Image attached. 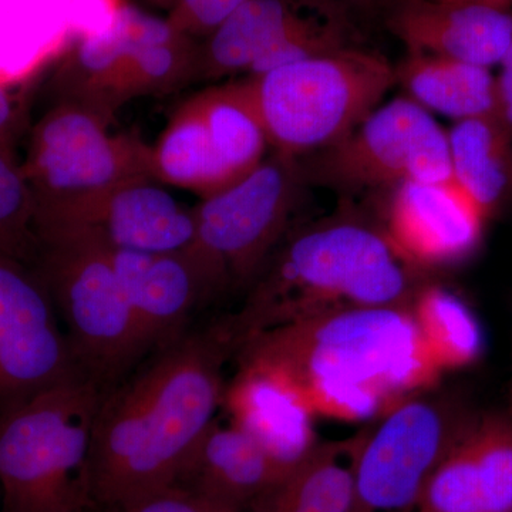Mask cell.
<instances>
[{
	"instance_id": "2e32d148",
	"label": "cell",
	"mask_w": 512,
	"mask_h": 512,
	"mask_svg": "<svg viewBox=\"0 0 512 512\" xmlns=\"http://www.w3.org/2000/svg\"><path fill=\"white\" fill-rule=\"evenodd\" d=\"M239 373L224 392L231 423L244 430L279 466L292 471L320 443L315 410L281 370L239 360Z\"/></svg>"
},
{
	"instance_id": "7c38bea8",
	"label": "cell",
	"mask_w": 512,
	"mask_h": 512,
	"mask_svg": "<svg viewBox=\"0 0 512 512\" xmlns=\"http://www.w3.org/2000/svg\"><path fill=\"white\" fill-rule=\"evenodd\" d=\"M36 235L79 232L127 251L187 252L194 248V208L184 207L153 178H137L99 194L35 210Z\"/></svg>"
},
{
	"instance_id": "5b68a950",
	"label": "cell",
	"mask_w": 512,
	"mask_h": 512,
	"mask_svg": "<svg viewBox=\"0 0 512 512\" xmlns=\"http://www.w3.org/2000/svg\"><path fill=\"white\" fill-rule=\"evenodd\" d=\"M248 80L274 153L296 160L348 136L397 83L383 57L350 47Z\"/></svg>"
},
{
	"instance_id": "484cf974",
	"label": "cell",
	"mask_w": 512,
	"mask_h": 512,
	"mask_svg": "<svg viewBox=\"0 0 512 512\" xmlns=\"http://www.w3.org/2000/svg\"><path fill=\"white\" fill-rule=\"evenodd\" d=\"M412 312L421 339L441 372L476 363L484 350V333L467 303L436 285L420 286Z\"/></svg>"
},
{
	"instance_id": "5bb4252c",
	"label": "cell",
	"mask_w": 512,
	"mask_h": 512,
	"mask_svg": "<svg viewBox=\"0 0 512 512\" xmlns=\"http://www.w3.org/2000/svg\"><path fill=\"white\" fill-rule=\"evenodd\" d=\"M414 512H512V412L478 416L434 471Z\"/></svg>"
},
{
	"instance_id": "ab89813d",
	"label": "cell",
	"mask_w": 512,
	"mask_h": 512,
	"mask_svg": "<svg viewBox=\"0 0 512 512\" xmlns=\"http://www.w3.org/2000/svg\"><path fill=\"white\" fill-rule=\"evenodd\" d=\"M86 512H89V511H86Z\"/></svg>"
},
{
	"instance_id": "9c48e42d",
	"label": "cell",
	"mask_w": 512,
	"mask_h": 512,
	"mask_svg": "<svg viewBox=\"0 0 512 512\" xmlns=\"http://www.w3.org/2000/svg\"><path fill=\"white\" fill-rule=\"evenodd\" d=\"M109 121L69 101H57L37 121L20 164L35 210L99 194L137 178H153L150 147L134 136H113Z\"/></svg>"
},
{
	"instance_id": "e575fe53",
	"label": "cell",
	"mask_w": 512,
	"mask_h": 512,
	"mask_svg": "<svg viewBox=\"0 0 512 512\" xmlns=\"http://www.w3.org/2000/svg\"><path fill=\"white\" fill-rule=\"evenodd\" d=\"M212 512H241L238 510H234V508L224 507V505L217 504V507L214 508Z\"/></svg>"
},
{
	"instance_id": "4fadbf2b",
	"label": "cell",
	"mask_w": 512,
	"mask_h": 512,
	"mask_svg": "<svg viewBox=\"0 0 512 512\" xmlns=\"http://www.w3.org/2000/svg\"><path fill=\"white\" fill-rule=\"evenodd\" d=\"M488 215L456 180L397 187L386 237L410 266L450 264L477 248Z\"/></svg>"
},
{
	"instance_id": "30bf717a",
	"label": "cell",
	"mask_w": 512,
	"mask_h": 512,
	"mask_svg": "<svg viewBox=\"0 0 512 512\" xmlns=\"http://www.w3.org/2000/svg\"><path fill=\"white\" fill-rule=\"evenodd\" d=\"M313 154L312 180L336 190L453 180L446 131L409 97L376 107L348 136Z\"/></svg>"
},
{
	"instance_id": "ba28073f",
	"label": "cell",
	"mask_w": 512,
	"mask_h": 512,
	"mask_svg": "<svg viewBox=\"0 0 512 512\" xmlns=\"http://www.w3.org/2000/svg\"><path fill=\"white\" fill-rule=\"evenodd\" d=\"M303 181L296 158L274 156L194 207V255L217 292L251 286L284 238Z\"/></svg>"
},
{
	"instance_id": "d6a6232c",
	"label": "cell",
	"mask_w": 512,
	"mask_h": 512,
	"mask_svg": "<svg viewBox=\"0 0 512 512\" xmlns=\"http://www.w3.org/2000/svg\"><path fill=\"white\" fill-rule=\"evenodd\" d=\"M150 2L154 3V5L160 6V8L168 9L170 12H173L175 6L178 5L180 0H150Z\"/></svg>"
},
{
	"instance_id": "8d00e7d4",
	"label": "cell",
	"mask_w": 512,
	"mask_h": 512,
	"mask_svg": "<svg viewBox=\"0 0 512 512\" xmlns=\"http://www.w3.org/2000/svg\"><path fill=\"white\" fill-rule=\"evenodd\" d=\"M57 3H60V5L66 6V8H69L70 5H72L73 0H56Z\"/></svg>"
},
{
	"instance_id": "9a60e30c",
	"label": "cell",
	"mask_w": 512,
	"mask_h": 512,
	"mask_svg": "<svg viewBox=\"0 0 512 512\" xmlns=\"http://www.w3.org/2000/svg\"><path fill=\"white\" fill-rule=\"evenodd\" d=\"M109 249L148 352L181 338L192 312L218 293L194 248L167 254Z\"/></svg>"
},
{
	"instance_id": "52a82bcc",
	"label": "cell",
	"mask_w": 512,
	"mask_h": 512,
	"mask_svg": "<svg viewBox=\"0 0 512 512\" xmlns=\"http://www.w3.org/2000/svg\"><path fill=\"white\" fill-rule=\"evenodd\" d=\"M478 414L437 386L407 397L349 439V460L365 512H414L444 457Z\"/></svg>"
},
{
	"instance_id": "7402d4cb",
	"label": "cell",
	"mask_w": 512,
	"mask_h": 512,
	"mask_svg": "<svg viewBox=\"0 0 512 512\" xmlns=\"http://www.w3.org/2000/svg\"><path fill=\"white\" fill-rule=\"evenodd\" d=\"M150 171L157 183L184 188L201 198L237 184L218 156L195 96L178 107L150 147Z\"/></svg>"
},
{
	"instance_id": "6da1fadb",
	"label": "cell",
	"mask_w": 512,
	"mask_h": 512,
	"mask_svg": "<svg viewBox=\"0 0 512 512\" xmlns=\"http://www.w3.org/2000/svg\"><path fill=\"white\" fill-rule=\"evenodd\" d=\"M224 326L184 333L104 394L94 421L90 507H119L180 480L224 399Z\"/></svg>"
},
{
	"instance_id": "ac0fdd59",
	"label": "cell",
	"mask_w": 512,
	"mask_h": 512,
	"mask_svg": "<svg viewBox=\"0 0 512 512\" xmlns=\"http://www.w3.org/2000/svg\"><path fill=\"white\" fill-rule=\"evenodd\" d=\"M168 20L121 3L109 25L86 33L53 80L57 101L80 104L110 120L124 66L141 46L168 35Z\"/></svg>"
},
{
	"instance_id": "4dcf8cb0",
	"label": "cell",
	"mask_w": 512,
	"mask_h": 512,
	"mask_svg": "<svg viewBox=\"0 0 512 512\" xmlns=\"http://www.w3.org/2000/svg\"><path fill=\"white\" fill-rule=\"evenodd\" d=\"M500 66L501 73L497 77L498 117L512 133V42Z\"/></svg>"
},
{
	"instance_id": "8fae6325",
	"label": "cell",
	"mask_w": 512,
	"mask_h": 512,
	"mask_svg": "<svg viewBox=\"0 0 512 512\" xmlns=\"http://www.w3.org/2000/svg\"><path fill=\"white\" fill-rule=\"evenodd\" d=\"M84 373L35 266L0 251V419Z\"/></svg>"
},
{
	"instance_id": "d6986e66",
	"label": "cell",
	"mask_w": 512,
	"mask_h": 512,
	"mask_svg": "<svg viewBox=\"0 0 512 512\" xmlns=\"http://www.w3.org/2000/svg\"><path fill=\"white\" fill-rule=\"evenodd\" d=\"M289 473L244 430L214 420L198 440L175 485L211 503L247 512Z\"/></svg>"
},
{
	"instance_id": "7a4b0ae2",
	"label": "cell",
	"mask_w": 512,
	"mask_h": 512,
	"mask_svg": "<svg viewBox=\"0 0 512 512\" xmlns=\"http://www.w3.org/2000/svg\"><path fill=\"white\" fill-rule=\"evenodd\" d=\"M239 360L281 370L316 416L369 421L439 384L412 305L340 309L259 333Z\"/></svg>"
},
{
	"instance_id": "1f68e13d",
	"label": "cell",
	"mask_w": 512,
	"mask_h": 512,
	"mask_svg": "<svg viewBox=\"0 0 512 512\" xmlns=\"http://www.w3.org/2000/svg\"><path fill=\"white\" fill-rule=\"evenodd\" d=\"M16 128H18V110L10 94L0 86V148L15 154Z\"/></svg>"
},
{
	"instance_id": "3957f363",
	"label": "cell",
	"mask_w": 512,
	"mask_h": 512,
	"mask_svg": "<svg viewBox=\"0 0 512 512\" xmlns=\"http://www.w3.org/2000/svg\"><path fill=\"white\" fill-rule=\"evenodd\" d=\"M409 264L386 234L340 221L279 244L256 276L244 308L224 323L232 350L268 330L340 309L412 305Z\"/></svg>"
},
{
	"instance_id": "cb8c5ba5",
	"label": "cell",
	"mask_w": 512,
	"mask_h": 512,
	"mask_svg": "<svg viewBox=\"0 0 512 512\" xmlns=\"http://www.w3.org/2000/svg\"><path fill=\"white\" fill-rule=\"evenodd\" d=\"M458 185L490 215L512 191V133L497 116L456 121L447 133Z\"/></svg>"
},
{
	"instance_id": "277c9868",
	"label": "cell",
	"mask_w": 512,
	"mask_h": 512,
	"mask_svg": "<svg viewBox=\"0 0 512 512\" xmlns=\"http://www.w3.org/2000/svg\"><path fill=\"white\" fill-rule=\"evenodd\" d=\"M106 393L77 373L0 419L2 512L90 510L87 464Z\"/></svg>"
},
{
	"instance_id": "74e56055",
	"label": "cell",
	"mask_w": 512,
	"mask_h": 512,
	"mask_svg": "<svg viewBox=\"0 0 512 512\" xmlns=\"http://www.w3.org/2000/svg\"><path fill=\"white\" fill-rule=\"evenodd\" d=\"M511 403H512V383H511ZM510 412H512V407H511Z\"/></svg>"
},
{
	"instance_id": "44dd1931",
	"label": "cell",
	"mask_w": 512,
	"mask_h": 512,
	"mask_svg": "<svg viewBox=\"0 0 512 512\" xmlns=\"http://www.w3.org/2000/svg\"><path fill=\"white\" fill-rule=\"evenodd\" d=\"M396 77L409 99L430 113L456 121L498 117L497 77L488 67L410 53Z\"/></svg>"
},
{
	"instance_id": "e0dca14e",
	"label": "cell",
	"mask_w": 512,
	"mask_h": 512,
	"mask_svg": "<svg viewBox=\"0 0 512 512\" xmlns=\"http://www.w3.org/2000/svg\"><path fill=\"white\" fill-rule=\"evenodd\" d=\"M387 25L410 53L488 69L512 42V9L491 3L399 0Z\"/></svg>"
},
{
	"instance_id": "8992f818",
	"label": "cell",
	"mask_w": 512,
	"mask_h": 512,
	"mask_svg": "<svg viewBox=\"0 0 512 512\" xmlns=\"http://www.w3.org/2000/svg\"><path fill=\"white\" fill-rule=\"evenodd\" d=\"M35 269L80 369L107 392L148 352L110 249L79 232L40 235Z\"/></svg>"
},
{
	"instance_id": "d4e9b609",
	"label": "cell",
	"mask_w": 512,
	"mask_h": 512,
	"mask_svg": "<svg viewBox=\"0 0 512 512\" xmlns=\"http://www.w3.org/2000/svg\"><path fill=\"white\" fill-rule=\"evenodd\" d=\"M218 156L234 178L244 180L271 147L248 79L195 94Z\"/></svg>"
},
{
	"instance_id": "603a6c76",
	"label": "cell",
	"mask_w": 512,
	"mask_h": 512,
	"mask_svg": "<svg viewBox=\"0 0 512 512\" xmlns=\"http://www.w3.org/2000/svg\"><path fill=\"white\" fill-rule=\"evenodd\" d=\"M247 512H365L350 468L349 440L319 443Z\"/></svg>"
},
{
	"instance_id": "83f0119b",
	"label": "cell",
	"mask_w": 512,
	"mask_h": 512,
	"mask_svg": "<svg viewBox=\"0 0 512 512\" xmlns=\"http://www.w3.org/2000/svg\"><path fill=\"white\" fill-rule=\"evenodd\" d=\"M0 251L35 264V198L15 154L0 148Z\"/></svg>"
},
{
	"instance_id": "f1b7e54d",
	"label": "cell",
	"mask_w": 512,
	"mask_h": 512,
	"mask_svg": "<svg viewBox=\"0 0 512 512\" xmlns=\"http://www.w3.org/2000/svg\"><path fill=\"white\" fill-rule=\"evenodd\" d=\"M244 2L247 0H180L167 20L184 35L207 37Z\"/></svg>"
},
{
	"instance_id": "ffe728a7",
	"label": "cell",
	"mask_w": 512,
	"mask_h": 512,
	"mask_svg": "<svg viewBox=\"0 0 512 512\" xmlns=\"http://www.w3.org/2000/svg\"><path fill=\"white\" fill-rule=\"evenodd\" d=\"M296 0H247L207 36L198 49L195 79L249 73L269 46L309 15Z\"/></svg>"
},
{
	"instance_id": "836d02e7",
	"label": "cell",
	"mask_w": 512,
	"mask_h": 512,
	"mask_svg": "<svg viewBox=\"0 0 512 512\" xmlns=\"http://www.w3.org/2000/svg\"><path fill=\"white\" fill-rule=\"evenodd\" d=\"M443 2H481V3H491V5L501 6L498 3V0H443ZM504 8V6H503Z\"/></svg>"
},
{
	"instance_id": "4316f807",
	"label": "cell",
	"mask_w": 512,
	"mask_h": 512,
	"mask_svg": "<svg viewBox=\"0 0 512 512\" xmlns=\"http://www.w3.org/2000/svg\"><path fill=\"white\" fill-rule=\"evenodd\" d=\"M198 49L194 37L171 30L131 55L116 90V106L134 97L168 92L195 80Z\"/></svg>"
},
{
	"instance_id": "d590c367",
	"label": "cell",
	"mask_w": 512,
	"mask_h": 512,
	"mask_svg": "<svg viewBox=\"0 0 512 512\" xmlns=\"http://www.w3.org/2000/svg\"><path fill=\"white\" fill-rule=\"evenodd\" d=\"M498 3L504 8L512 9V0H498Z\"/></svg>"
},
{
	"instance_id": "f35d334b",
	"label": "cell",
	"mask_w": 512,
	"mask_h": 512,
	"mask_svg": "<svg viewBox=\"0 0 512 512\" xmlns=\"http://www.w3.org/2000/svg\"><path fill=\"white\" fill-rule=\"evenodd\" d=\"M350 2H353V0H350ZM360 2H362V0H360Z\"/></svg>"
},
{
	"instance_id": "f546056e",
	"label": "cell",
	"mask_w": 512,
	"mask_h": 512,
	"mask_svg": "<svg viewBox=\"0 0 512 512\" xmlns=\"http://www.w3.org/2000/svg\"><path fill=\"white\" fill-rule=\"evenodd\" d=\"M217 504L181 485L161 488L106 512H212Z\"/></svg>"
}]
</instances>
